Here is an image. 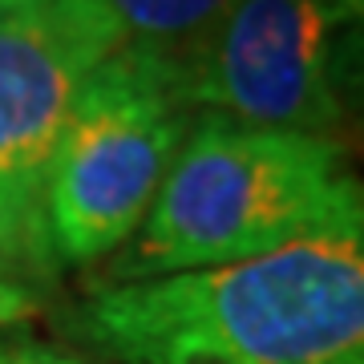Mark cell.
<instances>
[{
  "label": "cell",
  "mask_w": 364,
  "mask_h": 364,
  "mask_svg": "<svg viewBox=\"0 0 364 364\" xmlns=\"http://www.w3.org/2000/svg\"><path fill=\"white\" fill-rule=\"evenodd\" d=\"M182 85L198 114L332 138L364 97L360 57L332 0H231Z\"/></svg>",
  "instance_id": "5"
},
{
  "label": "cell",
  "mask_w": 364,
  "mask_h": 364,
  "mask_svg": "<svg viewBox=\"0 0 364 364\" xmlns=\"http://www.w3.org/2000/svg\"><path fill=\"white\" fill-rule=\"evenodd\" d=\"M360 210L364 178L336 138L267 130L203 109L150 215L105 259L97 287L231 267Z\"/></svg>",
  "instance_id": "2"
},
{
  "label": "cell",
  "mask_w": 364,
  "mask_h": 364,
  "mask_svg": "<svg viewBox=\"0 0 364 364\" xmlns=\"http://www.w3.org/2000/svg\"><path fill=\"white\" fill-rule=\"evenodd\" d=\"M105 4L126 33V45L170 57L174 65H186L231 9V0H105Z\"/></svg>",
  "instance_id": "6"
},
{
  "label": "cell",
  "mask_w": 364,
  "mask_h": 364,
  "mask_svg": "<svg viewBox=\"0 0 364 364\" xmlns=\"http://www.w3.org/2000/svg\"><path fill=\"white\" fill-rule=\"evenodd\" d=\"M0 364H109V360L93 356V352H81L73 344H61V340H37L9 332V336H0Z\"/></svg>",
  "instance_id": "7"
},
{
  "label": "cell",
  "mask_w": 364,
  "mask_h": 364,
  "mask_svg": "<svg viewBox=\"0 0 364 364\" xmlns=\"http://www.w3.org/2000/svg\"><path fill=\"white\" fill-rule=\"evenodd\" d=\"M332 9H336V13L344 16V25H348L356 57H360V73H364V0H332Z\"/></svg>",
  "instance_id": "8"
},
{
  "label": "cell",
  "mask_w": 364,
  "mask_h": 364,
  "mask_svg": "<svg viewBox=\"0 0 364 364\" xmlns=\"http://www.w3.org/2000/svg\"><path fill=\"white\" fill-rule=\"evenodd\" d=\"M61 332L109 364H364V210L231 267L90 287Z\"/></svg>",
  "instance_id": "1"
},
{
  "label": "cell",
  "mask_w": 364,
  "mask_h": 364,
  "mask_svg": "<svg viewBox=\"0 0 364 364\" xmlns=\"http://www.w3.org/2000/svg\"><path fill=\"white\" fill-rule=\"evenodd\" d=\"M122 45L105 0H0V291L37 312L61 291L53 154L85 77Z\"/></svg>",
  "instance_id": "3"
},
{
  "label": "cell",
  "mask_w": 364,
  "mask_h": 364,
  "mask_svg": "<svg viewBox=\"0 0 364 364\" xmlns=\"http://www.w3.org/2000/svg\"><path fill=\"white\" fill-rule=\"evenodd\" d=\"M198 109L182 69L122 45L81 85L49 170V239L65 267L114 259L150 215Z\"/></svg>",
  "instance_id": "4"
},
{
  "label": "cell",
  "mask_w": 364,
  "mask_h": 364,
  "mask_svg": "<svg viewBox=\"0 0 364 364\" xmlns=\"http://www.w3.org/2000/svg\"><path fill=\"white\" fill-rule=\"evenodd\" d=\"M28 316H37V308H33V304H25V299L4 296V291H0V332H4V328L25 324Z\"/></svg>",
  "instance_id": "9"
}]
</instances>
